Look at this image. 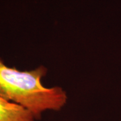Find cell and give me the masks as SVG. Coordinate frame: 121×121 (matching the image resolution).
Returning <instances> with one entry per match:
<instances>
[{
	"mask_svg": "<svg viewBox=\"0 0 121 121\" xmlns=\"http://www.w3.org/2000/svg\"><path fill=\"white\" fill-rule=\"evenodd\" d=\"M47 73L43 65L21 71L8 67L0 59V97L27 109L36 120L46 110H60L67 102V94L60 87L43 86L41 79Z\"/></svg>",
	"mask_w": 121,
	"mask_h": 121,
	"instance_id": "6da1fadb",
	"label": "cell"
},
{
	"mask_svg": "<svg viewBox=\"0 0 121 121\" xmlns=\"http://www.w3.org/2000/svg\"><path fill=\"white\" fill-rule=\"evenodd\" d=\"M29 110L0 97V121H35Z\"/></svg>",
	"mask_w": 121,
	"mask_h": 121,
	"instance_id": "7a4b0ae2",
	"label": "cell"
}]
</instances>
